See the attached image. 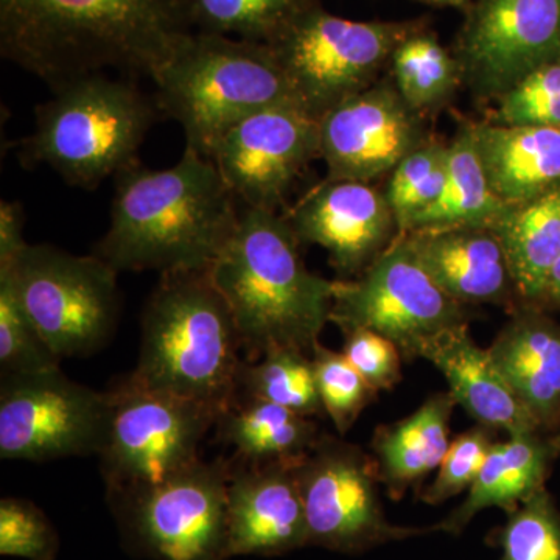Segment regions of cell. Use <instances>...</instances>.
<instances>
[{"instance_id": "cell-33", "label": "cell", "mask_w": 560, "mask_h": 560, "mask_svg": "<svg viewBox=\"0 0 560 560\" xmlns=\"http://www.w3.org/2000/svg\"><path fill=\"white\" fill-rule=\"evenodd\" d=\"M312 360L324 412L338 433L346 434L378 393L368 385L342 352H334L319 342Z\"/></svg>"}, {"instance_id": "cell-5", "label": "cell", "mask_w": 560, "mask_h": 560, "mask_svg": "<svg viewBox=\"0 0 560 560\" xmlns=\"http://www.w3.org/2000/svg\"><path fill=\"white\" fill-rule=\"evenodd\" d=\"M160 114L136 80L83 77L36 106L35 130L18 142V158L28 171L47 165L69 186L97 189L140 162V147Z\"/></svg>"}, {"instance_id": "cell-41", "label": "cell", "mask_w": 560, "mask_h": 560, "mask_svg": "<svg viewBox=\"0 0 560 560\" xmlns=\"http://www.w3.org/2000/svg\"><path fill=\"white\" fill-rule=\"evenodd\" d=\"M427 2L440 3V5H459L464 0H427Z\"/></svg>"}, {"instance_id": "cell-16", "label": "cell", "mask_w": 560, "mask_h": 560, "mask_svg": "<svg viewBox=\"0 0 560 560\" xmlns=\"http://www.w3.org/2000/svg\"><path fill=\"white\" fill-rule=\"evenodd\" d=\"M319 128L326 179L371 183L425 143L418 113L386 84L342 102L320 119Z\"/></svg>"}, {"instance_id": "cell-22", "label": "cell", "mask_w": 560, "mask_h": 560, "mask_svg": "<svg viewBox=\"0 0 560 560\" xmlns=\"http://www.w3.org/2000/svg\"><path fill=\"white\" fill-rule=\"evenodd\" d=\"M455 407L451 393L434 394L408 418L375 431L372 451L390 497L399 499L410 486L441 466L451 447Z\"/></svg>"}, {"instance_id": "cell-37", "label": "cell", "mask_w": 560, "mask_h": 560, "mask_svg": "<svg viewBox=\"0 0 560 560\" xmlns=\"http://www.w3.org/2000/svg\"><path fill=\"white\" fill-rule=\"evenodd\" d=\"M492 431L480 425L451 442L436 478L423 493L427 503H442L471 488L492 448Z\"/></svg>"}, {"instance_id": "cell-9", "label": "cell", "mask_w": 560, "mask_h": 560, "mask_svg": "<svg viewBox=\"0 0 560 560\" xmlns=\"http://www.w3.org/2000/svg\"><path fill=\"white\" fill-rule=\"evenodd\" d=\"M232 459H200L153 485L108 492L135 547L153 560H230Z\"/></svg>"}, {"instance_id": "cell-6", "label": "cell", "mask_w": 560, "mask_h": 560, "mask_svg": "<svg viewBox=\"0 0 560 560\" xmlns=\"http://www.w3.org/2000/svg\"><path fill=\"white\" fill-rule=\"evenodd\" d=\"M162 116L178 121L186 149L212 158L246 117L298 103L268 44L194 32L153 79Z\"/></svg>"}, {"instance_id": "cell-27", "label": "cell", "mask_w": 560, "mask_h": 560, "mask_svg": "<svg viewBox=\"0 0 560 560\" xmlns=\"http://www.w3.org/2000/svg\"><path fill=\"white\" fill-rule=\"evenodd\" d=\"M515 290L534 300L545 293L548 275L560 257V183L495 224Z\"/></svg>"}, {"instance_id": "cell-17", "label": "cell", "mask_w": 560, "mask_h": 560, "mask_svg": "<svg viewBox=\"0 0 560 560\" xmlns=\"http://www.w3.org/2000/svg\"><path fill=\"white\" fill-rule=\"evenodd\" d=\"M285 219L301 245L326 250L342 280L363 275L399 235L385 195L361 180H324Z\"/></svg>"}, {"instance_id": "cell-2", "label": "cell", "mask_w": 560, "mask_h": 560, "mask_svg": "<svg viewBox=\"0 0 560 560\" xmlns=\"http://www.w3.org/2000/svg\"><path fill=\"white\" fill-rule=\"evenodd\" d=\"M114 186L109 228L92 254L117 272L209 270L237 228L238 201L197 151L164 171L138 162Z\"/></svg>"}, {"instance_id": "cell-24", "label": "cell", "mask_w": 560, "mask_h": 560, "mask_svg": "<svg viewBox=\"0 0 560 560\" xmlns=\"http://www.w3.org/2000/svg\"><path fill=\"white\" fill-rule=\"evenodd\" d=\"M213 429L217 441L250 464H296L320 438L315 419L242 396L220 412Z\"/></svg>"}, {"instance_id": "cell-30", "label": "cell", "mask_w": 560, "mask_h": 560, "mask_svg": "<svg viewBox=\"0 0 560 560\" xmlns=\"http://www.w3.org/2000/svg\"><path fill=\"white\" fill-rule=\"evenodd\" d=\"M393 61L396 90L416 113L440 105L455 90V61L430 36L401 40Z\"/></svg>"}, {"instance_id": "cell-36", "label": "cell", "mask_w": 560, "mask_h": 560, "mask_svg": "<svg viewBox=\"0 0 560 560\" xmlns=\"http://www.w3.org/2000/svg\"><path fill=\"white\" fill-rule=\"evenodd\" d=\"M58 534L43 511L24 499L0 501V555L27 560H55Z\"/></svg>"}, {"instance_id": "cell-14", "label": "cell", "mask_w": 560, "mask_h": 560, "mask_svg": "<svg viewBox=\"0 0 560 560\" xmlns=\"http://www.w3.org/2000/svg\"><path fill=\"white\" fill-rule=\"evenodd\" d=\"M319 121L300 103H285L226 132L210 160L242 208L278 212L302 172L320 158Z\"/></svg>"}, {"instance_id": "cell-4", "label": "cell", "mask_w": 560, "mask_h": 560, "mask_svg": "<svg viewBox=\"0 0 560 560\" xmlns=\"http://www.w3.org/2000/svg\"><path fill=\"white\" fill-rule=\"evenodd\" d=\"M243 346L230 305L209 270L161 275L142 313V341L128 375L221 411L237 396Z\"/></svg>"}, {"instance_id": "cell-21", "label": "cell", "mask_w": 560, "mask_h": 560, "mask_svg": "<svg viewBox=\"0 0 560 560\" xmlns=\"http://www.w3.org/2000/svg\"><path fill=\"white\" fill-rule=\"evenodd\" d=\"M490 189L510 208L560 183V128L474 125Z\"/></svg>"}, {"instance_id": "cell-15", "label": "cell", "mask_w": 560, "mask_h": 560, "mask_svg": "<svg viewBox=\"0 0 560 560\" xmlns=\"http://www.w3.org/2000/svg\"><path fill=\"white\" fill-rule=\"evenodd\" d=\"M464 72L481 94H506L560 58V0H480L460 44Z\"/></svg>"}, {"instance_id": "cell-28", "label": "cell", "mask_w": 560, "mask_h": 560, "mask_svg": "<svg viewBox=\"0 0 560 560\" xmlns=\"http://www.w3.org/2000/svg\"><path fill=\"white\" fill-rule=\"evenodd\" d=\"M194 32L271 46L312 0H184Z\"/></svg>"}, {"instance_id": "cell-23", "label": "cell", "mask_w": 560, "mask_h": 560, "mask_svg": "<svg viewBox=\"0 0 560 560\" xmlns=\"http://www.w3.org/2000/svg\"><path fill=\"white\" fill-rule=\"evenodd\" d=\"M518 399L539 423L560 410V331L521 315L510 320L489 348Z\"/></svg>"}, {"instance_id": "cell-25", "label": "cell", "mask_w": 560, "mask_h": 560, "mask_svg": "<svg viewBox=\"0 0 560 560\" xmlns=\"http://www.w3.org/2000/svg\"><path fill=\"white\" fill-rule=\"evenodd\" d=\"M548 452L534 433L514 434L503 442H493L485 466L458 510L441 525L448 533H459L478 512L500 508L518 510L529 497L539 492L547 474Z\"/></svg>"}, {"instance_id": "cell-35", "label": "cell", "mask_w": 560, "mask_h": 560, "mask_svg": "<svg viewBox=\"0 0 560 560\" xmlns=\"http://www.w3.org/2000/svg\"><path fill=\"white\" fill-rule=\"evenodd\" d=\"M501 560H560V523L544 489L512 512Z\"/></svg>"}, {"instance_id": "cell-26", "label": "cell", "mask_w": 560, "mask_h": 560, "mask_svg": "<svg viewBox=\"0 0 560 560\" xmlns=\"http://www.w3.org/2000/svg\"><path fill=\"white\" fill-rule=\"evenodd\" d=\"M511 209L490 189L474 125H467L447 145V179L440 200L416 217L408 234L451 228L493 230Z\"/></svg>"}, {"instance_id": "cell-40", "label": "cell", "mask_w": 560, "mask_h": 560, "mask_svg": "<svg viewBox=\"0 0 560 560\" xmlns=\"http://www.w3.org/2000/svg\"><path fill=\"white\" fill-rule=\"evenodd\" d=\"M545 293L550 294L552 300L560 304V257L556 260V264L552 265L550 275H548Z\"/></svg>"}, {"instance_id": "cell-12", "label": "cell", "mask_w": 560, "mask_h": 560, "mask_svg": "<svg viewBox=\"0 0 560 560\" xmlns=\"http://www.w3.org/2000/svg\"><path fill=\"white\" fill-rule=\"evenodd\" d=\"M108 390L60 370L7 375L0 383V458L47 463L98 455L109 419Z\"/></svg>"}, {"instance_id": "cell-13", "label": "cell", "mask_w": 560, "mask_h": 560, "mask_svg": "<svg viewBox=\"0 0 560 560\" xmlns=\"http://www.w3.org/2000/svg\"><path fill=\"white\" fill-rule=\"evenodd\" d=\"M307 518L308 544L360 551L418 533L386 522L378 500L377 463L355 445L329 434L294 464Z\"/></svg>"}, {"instance_id": "cell-38", "label": "cell", "mask_w": 560, "mask_h": 560, "mask_svg": "<svg viewBox=\"0 0 560 560\" xmlns=\"http://www.w3.org/2000/svg\"><path fill=\"white\" fill-rule=\"evenodd\" d=\"M342 355L375 393L393 389L401 378L404 359L388 338L366 329L346 331Z\"/></svg>"}, {"instance_id": "cell-3", "label": "cell", "mask_w": 560, "mask_h": 560, "mask_svg": "<svg viewBox=\"0 0 560 560\" xmlns=\"http://www.w3.org/2000/svg\"><path fill=\"white\" fill-rule=\"evenodd\" d=\"M300 246L285 217L241 206L234 235L209 268L237 324L245 360L282 349L312 357L330 323L338 280L308 270Z\"/></svg>"}, {"instance_id": "cell-29", "label": "cell", "mask_w": 560, "mask_h": 560, "mask_svg": "<svg viewBox=\"0 0 560 560\" xmlns=\"http://www.w3.org/2000/svg\"><path fill=\"white\" fill-rule=\"evenodd\" d=\"M237 396L270 401L307 418L326 415L312 357L296 350H272L259 360H243Z\"/></svg>"}, {"instance_id": "cell-11", "label": "cell", "mask_w": 560, "mask_h": 560, "mask_svg": "<svg viewBox=\"0 0 560 560\" xmlns=\"http://www.w3.org/2000/svg\"><path fill=\"white\" fill-rule=\"evenodd\" d=\"M330 323L342 334L375 331L412 360L423 342L467 320L464 305L431 278L407 235H397L359 278L338 279Z\"/></svg>"}, {"instance_id": "cell-19", "label": "cell", "mask_w": 560, "mask_h": 560, "mask_svg": "<svg viewBox=\"0 0 560 560\" xmlns=\"http://www.w3.org/2000/svg\"><path fill=\"white\" fill-rule=\"evenodd\" d=\"M419 357L441 371L456 405L480 425L508 436L534 433L540 425L503 377L489 349H481L470 337L467 323L423 342Z\"/></svg>"}, {"instance_id": "cell-20", "label": "cell", "mask_w": 560, "mask_h": 560, "mask_svg": "<svg viewBox=\"0 0 560 560\" xmlns=\"http://www.w3.org/2000/svg\"><path fill=\"white\" fill-rule=\"evenodd\" d=\"M419 260L459 304L500 302L514 285L506 253L490 228H451L407 234Z\"/></svg>"}, {"instance_id": "cell-8", "label": "cell", "mask_w": 560, "mask_h": 560, "mask_svg": "<svg viewBox=\"0 0 560 560\" xmlns=\"http://www.w3.org/2000/svg\"><path fill=\"white\" fill-rule=\"evenodd\" d=\"M108 393V427L97 455L108 492L160 482L201 459L219 411L128 377Z\"/></svg>"}, {"instance_id": "cell-39", "label": "cell", "mask_w": 560, "mask_h": 560, "mask_svg": "<svg viewBox=\"0 0 560 560\" xmlns=\"http://www.w3.org/2000/svg\"><path fill=\"white\" fill-rule=\"evenodd\" d=\"M24 208L20 201H0V267L13 264L28 245L24 238Z\"/></svg>"}, {"instance_id": "cell-32", "label": "cell", "mask_w": 560, "mask_h": 560, "mask_svg": "<svg viewBox=\"0 0 560 560\" xmlns=\"http://www.w3.org/2000/svg\"><path fill=\"white\" fill-rule=\"evenodd\" d=\"M61 359L40 338L7 276H0V374L35 375L60 370Z\"/></svg>"}, {"instance_id": "cell-10", "label": "cell", "mask_w": 560, "mask_h": 560, "mask_svg": "<svg viewBox=\"0 0 560 560\" xmlns=\"http://www.w3.org/2000/svg\"><path fill=\"white\" fill-rule=\"evenodd\" d=\"M404 40L397 25L305 11L271 44L298 103L323 119L353 95L374 86L383 62Z\"/></svg>"}, {"instance_id": "cell-31", "label": "cell", "mask_w": 560, "mask_h": 560, "mask_svg": "<svg viewBox=\"0 0 560 560\" xmlns=\"http://www.w3.org/2000/svg\"><path fill=\"white\" fill-rule=\"evenodd\" d=\"M445 179L447 145L440 142L422 143L394 168L385 197L399 235L408 234L416 217L440 200Z\"/></svg>"}, {"instance_id": "cell-7", "label": "cell", "mask_w": 560, "mask_h": 560, "mask_svg": "<svg viewBox=\"0 0 560 560\" xmlns=\"http://www.w3.org/2000/svg\"><path fill=\"white\" fill-rule=\"evenodd\" d=\"M40 338L58 359L105 348L119 324V272L101 257L51 245H27L0 267Z\"/></svg>"}, {"instance_id": "cell-1", "label": "cell", "mask_w": 560, "mask_h": 560, "mask_svg": "<svg viewBox=\"0 0 560 560\" xmlns=\"http://www.w3.org/2000/svg\"><path fill=\"white\" fill-rule=\"evenodd\" d=\"M190 33L184 0H0V54L51 92L108 70L153 81Z\"/></svg>"}, {"instance_id": "cell-34", "label": "cell", "mask_w": 560, "mask_h": 560, "mask_svg": "<svg viewBox=\"0 0 560 560\" xmlns=\"http://www.w3.org/2000/svg\"><path fill=\"white\" fill-rule=\"evenodd\" d=\"M495 124L560 128V58L533 70L501 95Z\"/></svg>"}, {"instance_id": "cell-18", "label": "cell", "mask_w": 560, "mask_h": 560, "mask_svg": "<svg viewBox=\"0 0 560 560\" xmlns=\"http://www.w3.org/2000/svg\"><path fill=\"white\" fill-rule=\"evenodd\" d=\"M308 545L294 464L232 459L228 481V555L278 556Z\"/></svg>"}]
</instances>
